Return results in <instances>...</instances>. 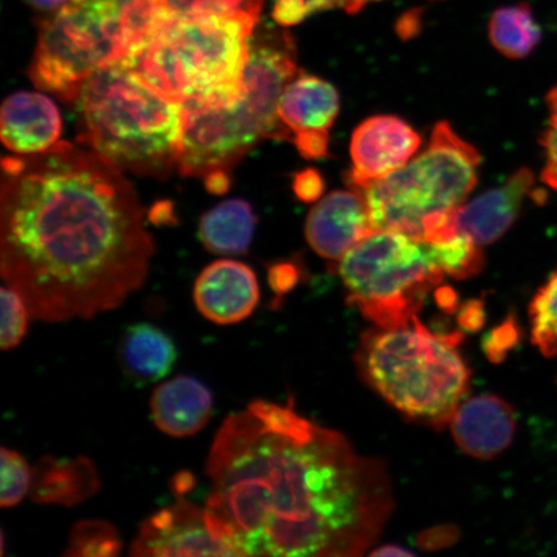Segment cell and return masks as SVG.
<instances>
[{"label": "cell", "instance_id": "obj_1", "mask_svg": "<svg viewBox=\"0 0 557 557\" xmlns=\"http://www.w3.org/2000/svg\"><path fill=\"white\" fill-rule=\"evenodd\" d=\"M206 473L209 519L239 556H360L394 507L385 465L292 404L256 400L230 414Z\"/></svg>", "mask_w": 557, "mask_h": 557}, {"label": "cell", "instance_id": "obj_2", "mask_svg": "<svg viewBox=\"0 0 557 557\" xmlns=\"http://www.w3.org/2000/svg\"><path fill=\"white\" fill-rule=\"evenodd\" d=\"M0 269L45 323L120 308L148 277L154 242L123 171L83 145L5 157Z\"/></svg>", "mask_w": 557, "mask_h": 557}, {"label": "cell", "instance_id": "obj_3", "mask_svg": "<svg viewBox=\"0 0 557 557\" xmlns=\"http://www.w3.org/2000/svg\"><path fill=\"white\" fill-rule=\"evenodd\" d=\"M299 72L294 37L275 26L257 25L238 99L222 104L181 103L180 173L205 177L212 171L230 172L263 139L290 141L277 108L284 88Z\"/></svg>", "mask_w": 557, "mask_h": 557}, {"label": "cell", "instance_id": "obj_4", "mask_svg": "<svg viewBox=\"0 0 557 557\" xmlns=\"http://www.w3.org/2000/svg\"><path fill=\"white\" fill-rule=\"evenodd\" d=\"M74 104L79 144L117 169L152 177L169 176L177 169L183 107L124 62L90 75Z\"/></svg>", "mask_w": 557, "mask_h": 557}, {"label": "cell", "instance_id": "obj_5", "mask_svg": "<svg viewBox=\"0 0 557 557\" xmlns=\"http://www.w3.org/2000/svg\"><path fill=\"white\" fill-rule=\"evenodd\" d=\"M257 25L244 16H187L169 9L124 64L174 102L230 103L242 92Z\"/></svg>", "mask_w": 557, "mask_h": 557}, {"label": "cell", "instance_id": "obj_6", "mask_svg": "<svg viewBox=\"0 0 557 557\" xmlns=\"http://www.w3.org/2000/svg\"><path fill=\"white\" fill-rule=\"evenodd\" d=\"M166 10L164 0H67L40 23L30 79L74 103L97 70L141 50Z\"/></svg>", "mask_w": 557, "mask_h": 557}, {"label": "cell", "instance_id": "obj_7", "mask_svg": "<svg viewBox=\"0 0 557 557\" xmlns=\"http://www.w3.org/2000/svg\"><path fill=\"white\" fill-rule=\"evenodd\" d=\"M463 334H437L418 317L399 329L374 326L361 336L357 364L374 392L412 420L441 429L470 387V369L457 350Z\"/></svg>", "mask_w": 557, "mask_h": 557}, {"label": "cell", "instance_id": "obj_8", "mask_svg": "<svg viewBox=\"0 0 557 557\" xmlns=\"http://www.w3.org/2000/svg\"><path fill=\"white\" fill-rule=\"evenodd\" d=\"M480 163L478 150L448 122H441L421 154L354 190L363 195L375 228L421 242H444L457 234L451 214L478 184Z\"/></svg>", "mask_w": 557, "mask_h": 557}, {"label": "cell", "instance_id": "obj_9", "mask_svg": "<svg viewBox=\"0 0 557 557\" xmlns=\"http://www.w3.org/2000/svg\"><path fill=\"white\" fill-rule=\"evenodd\" d=\"M338 274L348 301L387 330L412 322L445 275L424 242L393 230H377L348 250Z\"/></svg>", "mask_w": 557, "mask_h": 557}, {"label": "cell", "instance_id": "obj_10", "mask_svg": "<svg viewBox=\"0 0 557 557\" xmlns=\"http://www.w3.org/2000/svg\"><path fill=\"white\" fill-rule=\"evenodd\" d=\"M132 556H239L215 533L207 508L180 500L144 521Z\"/></svg>", "mask_w": 557, "mask_h": 557}, {"label": "cell", "instance_id": "obj_11", "mask_svg": "<svg viewBox=\"0 0 557 557\" xmlns=\"http://www.w3.org/2000/svg\"><path fill=\"white\" fill-rule=\"evenodd\" d=\"M547 193L537 187L533 171L522 166L505 184L458 207L451 214L453 226L479 246H487L513 226L528 200L545 205Z\"/></svg>", "mask_w": 557, "mask_h": 557}, {"label": "cell", "instance_id": "obj_12", "mask_svg": "<svg viewBox=\"0 0 557 557\" xmlns=\"http://www.w3.org/2000/svg\"><path fill=\"white\" fill-rule=\"evenodd\" d=\"M422 138L412 125L394 115L368 117L354 131L350 144L352 189L388 176L413 158Z\"/></svg>", "mask_w": 557, "mask_h": 557}, {"label": "cell", "instance_id": "obj_13", "mask_svg": "<svg viewBox=\"0 0 557 557\" xmlns=\"http://www.w3.org/2000/svg\"><path fill=\"white\" fill-rule=\"evenodd\" d=\"M377 232L367 201L358 190H336L319 201L306 220L310 247L323 259L337 261Z\"/></svg>", "mask_w": 557, "mask_h": 557}, {"label": "cell", "instance_id": "obj_14", "mask_svg": "<svg viewBox=\"0 0 557 557\" xmlns=\"http://www.w3.org/2000/svg\"><path fill=\"white\" fill-rule=\"evenodd\" d=\"M201 315L220 325L242 323L260 302V285L248 264L219 260L201 271L194 287Z\"/></svg>", "mask_w": 557, "mask_h": 557}, {"label": "cell", "instance_id": "obj_15", "mask_svg": "<svg viewBox=\"0 0 557 557\" xmlns=\"http://www.w3.org/2000/svg\"><path fill=\"white\" fill-rule=\"evenodd\" d=\"M517 426V414L510 404L492 394L463 400L450 421L458 447L479 459L503 455L512 444Z\"/></svg>", "mask_w": 557, "mask_h": 557}, {"label": "cell", "instance_id": "obj_16", "mask_svg": "<svg viewBox=\"0 0 557 557\" xmlns=\"http://www.w3.org/2000/svg\"><path fill=\"white\" fill-rule=\"evenodd\" d=\"M61 114L50 97L37 92L13 94L0 111V137L7 149L17 156H37L60 141Z\"/></svg>", "mask_w": 557, "mask_h": 557}, {"label": "cell", "instance_id": "obj_17", "mask_svg": "<svg viewBox=\"0 0 557 557\" xmlns=\"http://www.w3.org/2000/svg\"><path fill=\"white\" fill-rule=\"evenodd\" d=\"M277 113L290 134V143L301 136H331L339 113L337 89L319 76L299 72L284 88Z\"/></svg>", "mask_w": 557, "mask_h": 557}, {"label": "cell", "instance_id": "obj_18", "mask_svg": "<svg viewBox=\"0 0 557 557\" xmlns=\"http://www.w3.org/2000/svg\"><path fill=\"white\" fill-rule=\"evenodd\" d=\"M150 409L152 421L162 433L189 437L211 421L213 398L205 383L190 375H178L156 388Z\"/></svg>", "mask_w": 557, "mask_h": 557}, {"label": "cell", "instance_id": "obj_19", "mask_svg": "<svg viewBox=\"0 0 557 557\" xmlns=\"http://www.w3.org/2000/svg\"><path fill=\"white\" fill-rule=\"evenodd\" d=\"M99 487V473L88 458L46 456L33 469L29 496L38 504L72 507L92 497Z\"/></svg>", "mask_w": 557, "mask_h": 557}, {"label": "cell", "instance_id": "obj_20", "mask_svg": "<svg viewBox=\"0 0 557 557\" xmlns=\"http://www.w3.org/2000/svg\"><path fill=\"white\" fill-rule=\"evenodd\" d=\"M123 371L136 385L163 380L177 360V348L169 334L149 323L131 325L121 348Z\"/></svg>", "mask_w": 557, "mask_h": 557}, {"label": "cell", "instance_id": "obj_21", "mask_svg": "<svg viewBox=\"0 0 557 557\" xmlns=\"http://www.w3.org/2000/svg\"><path fill=\"white\" fill-rule=\"evenodd\" d=\"M257 219L243 199L222 201L199 222V238L209 252L222 256L246 253L253 240Z\"/></svg>", "mask_w": 557, "mask_h": 557}, {"label": "cell", "instance_id": "obj_22", "mask_svg": "<svg viewBox=\"0 0 557 557\" xmlns=\"http://www.w3.org/2000/svg\"><path fill=\"white\" fill-rule=\"evenodd\" d=\"M487 30L493 47L511 60L528 58L542 39L541 27L527 3L500 7L494 11Z\"/></svg>", "mask_w": 557, "mask_h": 557}, {"label": "cell", "instance_id": "obj_23", "mask_svg": "<svg viewBox=\"0 0 557 557\" xmlns=\"http://www.w3.org/2000/svg\"><path fill=\"white\" fill-rule=\"evenodd\" d=\"M436 267L451 277L463 281L480 273L484 268L482 246L470 236L458 233L453 238L438 243L424 242Z\"/></svg>", "mask_w": 557, "mask_h": 557}, {"label": "cell", "instance_id": "obj_24", "mask_svg": "<svg viewBox=\"0 0 557 557\" xmlns=\"http://www.w3.org/2000/svg\"><path fill=\"white\" fill-rule=\"evenodd\" d=\"M532 343L543 357H557V268L529 304Z\"/></svg>", "mask_w": 557, "mask_h": 557}, {"label": "cell", "instance_id": "obj_25", "mask_svg": "<svg viewBox=\"0 0 557 557\" xmlns=\"http://www.w3.org/2000/svg\"><path fill=\"white\" fill-rule=\"evenodd\" d=\"M122 541L116 529L102 520H83L70 534L65 556L111 557L122 552Z\"/></svg>", "mask_w": 557, "mask_h": 557}, {"label": "cell", "instance_id": "obj_26", "mask_svg": "<svg viewBox=\"0 0 557 557\" xmlns=\"http://www.w3.org/2000/svg\"><path fill=\"white\" fill-rule=\"evenodd\" d=\"M0 304H2V326H0V345L2 350H12L23 343L32 313L23 296L10 285H3L0 290Z\"/></svg>", "mask_w": 557, "mask_h": 557}, {"label": "cell", "instance_id": "obj_27", "mask_svg": "<svg viewBox=\"0 0 557 557\" xmlns=\"http://www.w3.org/2000/svg\"><path fill=\"white\" fill-rule=\"evenodd\" d=\"M173 12L187 16H244L260 21L263 0H164Z\"/></svg>", "mask_w": 557, "mask_h": 557}, {"label": "cell", "instance_id": "obj_28", "mask_svg": "<svg viewBox=\"0 0 557 557\" xmlns=\"http://www.w3.org/2000/svg\"><path fill=\"white\" fill-rule=\"evenodd\" d=\"M33 470L26 459L18 451L2 448V491H0V506L3 508L16 507L30 494Z\"/></svg>", "mask_w": 557, "mask_h": 557}, {"label": "cell", "instance_id": "obj_29", "mask_svg": "<svg viewBox=\"0 0 557 557\" xmlns=\"http://www.w3.org/2000/svg\"><path fill=\"white\" fill-rule=\"evenodd\" d=\"M345 0H274L273 16L281 26H294L323 11L343 9Z\"/></svg>", "mask_w": 557, "mask_h": 557}, {"label": "cell", "instance_id": "obj_30", "mask_svg": "<svg viewBox=\"0 0 557 557\" xmlns=\"http://www.w3.org/2000/svg\"><path fill=\"white\" fill-rule=\"evenodd\" d=\"M548 120L546 129L540 138L543 152H545V165L541 172V181L557 191V86L546 97Z\"/></svg>", "mask_w": 557, "mask_h": 557}, {"label": "cell", "instance_id": "obj_31", "mask_svg": "<svg viewBox=\"0 0 557 557\" xmlns=\"http://www.w3.org/2000/svg\"><path fill=\"white\" fill-rule=\"evenodd\" d=\"M520 339V330L515 319L510 318L505 323L497 326L491 334H487L484 343V350L494 363H499L506 358V354L517 344Z\"/></svg>", "mask_w": 557, "mask_h": 557}, {"label": "cell", "instance_id": "obj_32", "mask_svg": "<svg viewBox=\"0 0 557 557\" xmlns=\"http://www.w3.org/2000/svg\"><path fill=\"white\" fill-rule=\"evenodd\" d=\"M324 178L317 170L308 169L296 174L294 191L299 200L312 203L324 193Z\"/></svg>", "mask_w": 557, "mask_h": 557}, {"label": "cell", "instance_id": "obj_33", "mask_svg": "<svg viewBox=\"0 0 557 557\" xmlns=\"http://www.w3.org/2000/svg\"><path fill=\"white\" fill-rule=\"evenodd\" d=\"M458 537L459 534L455 527L431 528L421 534L418 545L424 549H438L453 545Z\"/></svg>", "mask_w": 557, "mask_h": 557}, {"label": "cell", "instance_id": "obj_34", "mask_svg": "<svg viewBox=\"0 0 557 557\" xmlns=\"http://www.w3.org/2000/svg\"><path fill=\"white\" fill-rule=\"evenodd\" d=\"M485 322L484 304L479 299H471L466 302L458 313V323L465 331H479Z\"/></svg>", "mask_w": 557, "mask_h": 557}, {"label": "cell", "instance_id": "obj_35", "mask_svg": "<svg viewBox=\"0 0 557 557\" xmlns=\"http://www.w3.org/2000/svg\"><path fill=\"white\" fill-rule=\"evenodd\" d=\"M297 278V270L289 263L276 264V267L270 271V282L276 292L290 289L294 287Z\"/></svg>", "mask_w": 557, "mask_h": 557}, {"label": "cell", "instance_id": "obj_36", "mask_svg": "<svg viewBox=\"0 0 557 557\" xmlns=\"http://www.w3.org/2000/svg\"><path fill=\"white\" fill-rule=\"evenodd\" d=\"M207 190L214 195H222L230 187V172L225 170L212 171L203 177Z\"/></svg>", "mask_w": 557, "mask_h": 557}, {"label": "cell", "instance_id": "obj_37", "mask_svg": "<svg viewBox=\"0 0 557 557\" xmlns=\"http://www.w3.org/2000/svg\"><path fill=\"white\" fill-rule=\"evenodd\" d=\"M420 16L416 12L408 13L399 23L398 32L401 38L408 39L414 37L416 33L420 30Z\"/></svg>", "mask_w": 557, "mask_h": 557}, {"label": "cell", "instance_id": "obj_38", "mask_svg": "<svg viewBox=\"0 0 557 557\" xmlns=\"http://www.w3.org/2000/svg\"><path fill=\"white\" fill-rule=\"evenodd\" d=\"M173 207L169 201L158 203L150 212V220L154 222V224H169L170 220H173Z\"/></svg>", "mask_w": 557, "mask_h": 557}, {"label": "cell", "instance_id": "obj_39", "mask_svg": "<svg viewBox=\"0 0 557 557\" xmlns=\"http://www.w3.org/2000/svg\"><path fill=\"white\" fill-rule=\"evenodd\" d=\"M436 299L442 309L447 311H456L457 296L456 292L451 288H438L436 292Z\"/></svg>", "mask_w": 557, "mask_h": 557}, {"label": "cell", "instance_id": "obj_40", "mask_svg": "<svg viewBox=\"0 0 557 557\" xmlns=\"http://www.w3.org/2000/svg\"><path fill=\"white\" fill-rule=\"evenodd\" d=\"M25 2L29 3L34 10L53 13L59 11L67 0H25Z\"/></svg>", "mask_w": 557, "mask_h": 557}, {"label": "cell", "instance_id": "obj_41", "mask_svg": "<svg viewBox=\"0 0 557 557\" xmlns=\"http://www.w3.org/2000/svg\"><path fill=\"white\" fill-rule=\"evenodd\" d=\"M373 556H412L413 554L399 546H383L372 553Z\"/></svg>", "mask_w": 557, "mask_h": 557}]
</instances>
